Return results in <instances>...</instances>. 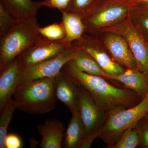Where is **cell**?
Listing matches in <instances>:
<instances>
[{
  "label": "cell",
  "instance_id": "3",
  "mask_svg": "<svg viewBox=\"0 0 148 148\" xmlns=\"http://www.w3.org/2000/svg\"><path fill=\"white\" fill-rule=\"evenodd\" d=\"M36 18L17 21L0 40V72L28 49L45 38L38 32Z\"/></svg>",
  "mask_w": 148,
  "mask_h": 148
},
{
  "label": "cell",
  "instance_id": "19",
  "mask_svg": "<svg viewBox=\"0 0 148 148\" xmlns=\"http://www.w3.org/2000/svg\"><path fill=\"white\" fill-rule=\"evenodd\" d=\"M69 63L80 71L102 77L106 79L108 77L109 75L101 69L95 59L80 47L77 54Z\"/></svg>",
  "mask_w": 148,
  "mask_h": 148
},
{
  "label": "cell",
  "instance_id": "14",
  "mask_svg": "<svg viewBox=\"0 0 148 148\" xmlns=\"http://www.w3.org/2000/svg\"><path fill=\"white\" fill-rule=\"evenodd\" d=\"M38 132L42 136L39 147L42 148H61L65 130L64 123L56 119H47L38 125Z\"/></svg>",
  "mask_w": 148,
  "mask_h": 148
},
{
  "label": "cell",
  "instance_id": "20",
  "mask_svg": "<svg viewBox=\"0 0 148 148\" xmlns=\"http://www.w3.org/2000/svg\"><path fill=\"white\" fill-rule=\"evenodd\" d=\"M130 16L133 24L148 42V6H135Z\"/></svg>",
  "mask_w": 148,
  "mask_h": 148
},
{
  "label": "cell",
  "instance_id": "12",
  "mask_svg": "<svg viewBox=\"0 0 148 148\" xmlns=\"http://www.w3.org/2000/svg\"><path fill=\"white\" fill-rule=\"evenodd\" d=\"M105 33L104 45L112 59L127 69L137 68L135 57L124 38L115 33Z\"/></svg>",
  "mask_w": 148,
  "mask_h": 148
},
{
  "label": "cell",
  "instance_id": "9",
  "mask_svg": "<svg viewBox=\"0 0 148 148\" xmlns=\"http://www.w3.org/2000/svg\"><path fill=\"white\" fill-rule=\"evenodd\" d=\"M72 45L64 40L51 41L44 38L39 43L25 50L18 57L23 69L55 58L68 50Z\"/></svg>",
  "mask_w": 148,
  "mask_h": 148
},
{
  "label": "cell",
  "instance_id": "29",
  "mask_svg": "<svg viewBox=\"0 0 148 148\" xmlns=\"http://www.w3.org/2000/svg\"><path fill=\"white\" fill-rule=\"evenodd\" d=\"M130 2L137 5L148 6V0H128Z\"/></svg>",
  "mask_w": 148,
  "mask_h": 148
},
{
  "label": "cell",
  "instance_id": "21",
  "mask_svg": "<svg viewBox=\"0 0 148 148\" xmlns=\"http://www.w3.org/2000/svg\"><path fill=\"white\" fill-rule=\"evenodd\" d=\"M16 109L13 99L4 109L0 117V148H5V142L7 130L14 112Z\"/></svg>",
  "mask_w": 148,
  "mask_h": 148
},
{
  "label": "cell",
  "instance_id": "1",
  "mask_svg": "<svg viewBox=\"0 0 148 148\" xmlns=\"http://www.w3.org/2000/svg\"><path fill=\"white\" fill-rule=\"evenodd\" d=\"M61 71L85 89L108 116L114 111L136 106L141 97L133 90L112 85L103 77L80 71L67 63Z\"/></svg>",
  "mask_w": 148,
  "mask_h": 148
},
{
  "label": "cell",
  "instance_id": "10",
  "mask_svg": "<svg viewBox=\"0 0 148 148\" xmlns=\"http://www.w3.org/2000/svg\"><path fill=\"white\" fill-rule=\"evenodd\" d=\"M23 70L18 57L12 61L1 72L0 76V111L1 113L12 100L20 84Z\"/></svg>",
  "mask_w": 148,
  "mask_h": 148
},
{
  "label": "cell",
  "instance_id": "16",
  "mask_svg": "<svg viewBox=\"0 0 148 148\" xmlns=\"http://www.w3.org/2000/svg\"><path fill=\"white\" fill-rule=\"evenodd\" d=\"M1 2L17 21L36 18L41 7L40 2L32 0H1Z\"/></svg>",
  "mask_w": 148,
  "mask_h": 148
},
{
  "label": "cell",
  "instance_id": "8",
  "mask_svg": "<svg viewBox=\"0 0 148 148\" xmlns=\"http://www.w3.org/2000/svg\"><path fill=\"white\" fill-rule=\"evenodd\" d=\"M79 49V47L72 43L70 48L57 57L23 69L20 84L40 79L55 77L64 66L76 56Z\"/></svg>",
  "mask_w": 148,
  "mask_h": 148
},
{
  "label": "cell",
  "instance_id": "28",
  "mask_svg": "<svg viewBox=\"0 0 148 148\" xmlns=\"http://www.w3.org/2000/svg\"><path fill=\"white\" fill-rule=\"evenodd\" d=\"M22 143L21 138L16 134H7L5 142V148H21Z\"/></svg>",
  "mask_w": 148,
  "mask_h": 148
},
{
  "label": "cell",
  "instance_id": "32",
  "mask_svg": "<svg viewBox=\"0 0 148 148\" xmlns=\"http://www.w3.org/2000/svg\"></svg>",
  "mask_w": 148,
  "mask_h": 148
},
{
  "label": "cell",
  "instance_id": "2",
  "mask_svg": "<svg viewBox=\"0 0 148 148\" xmlns=\"http://www.w3.org/2000/svg\"><path fill=\"white\" fill-rule=\"evenodd\" d=\"M16 109L29 114L44 115L55 108L54 77L40 79L18 86L14 95Z\"/></svg>",
  "mask_w": 148,
  "mask_h": 148
},
{
  "label": "cell",
  "instance_id": "25",
  "mask_svg": "<svg viewBox=\"0 0 148 148\" xmlns=\"http://www.w3.org/2000/svg\"><path fill=\"white\" fill-rule=\"evenodd\" d=\"M16 21L0 2V38H1Z\"/></svg>",
  "mask_w": 148,
  "mask_h": 148
},
{
  "label": "cell",
  "instance_id": "15",
  "mask_svg": "<svg viewBox=\"0 0 148 148\" xmlns=\"http://www.w3.org/2000/svg\"><path fill=\"white\" fill-rule=\"evenodd\" d=\"M107 79L121 83L125 88L136 92L143 99L148 93V76L137 68L127 69L117 75H109Z\"/></svg>",
  "mask_w": 148,
  "mask_h": 148
},
{
  "label": "cell",
  "instance_id": "5",
  "mask_svg": "<svg viewBox=\"0 0 148 148\" xmlns=\"http://www.w3.org/2000/svg\"><path fill=\"white\" fill-rule=\"evenodd\" d=\"M136 5L128 0H99L82 19L85 32H98L103 28L116 24L127 17Z\"/></svg>",
  "mask_w": 148,
  "mask_h": 148
},
{
  "label": "cell",
  "instance_id": "4",
  "mask_svg": "<svg viewBox=\"0 0 148 148\" xmlns=\"http://www.w3.org/2000/svg\"><path fill=\"white\" fill-rule=\"evenodd\" d=\"M148 111V93L136 106L129 108L120 109L110 114L98 138L112 148L125 130L136 126Z\"/></svg>",
  "mask_w": 148,
  "mask_h": 148
},
{
  "label": "cell",
  "instance_id": "13",
  "mask_svg": "<svg viewBox=\"0 0 148 148\" xmlns=\"http://www.w3.org/2000/svg\"><path fill=\"white\" fill-rule=\"evenodd\" d=\"M54 79L56 100L65 104L72 114L78 113L79 92L76 83L62 71Z\"/></svg>",
  "mask_w": 148,
  "mask_h": 148
},
{
  "label": "cell",
  "instance_id": "27",
  "mask_svg": "<svg viewBox=\"0 0 148 148\" xmlns=\"http://www.w3.org/2000/svg\"><path fill=\"white\" fill-rule=\"evenodd\" d=\"M140 124L138 122L136 125L140 140V144L148 148V122Z\"/></svg>",
  "mask_w": 148,
  "mask_h": 148
},
{
  "label": "cell",
  "instance_id": "22",
  "mask_svg": "<svg viewBox=\"0 0 148 148\" xmlns=\"http://www.w3.org/2000/svg\"><path fill=\"white\" fill-rule=\"evenodd\" d=\"M140 144V140L136 126L125 130L113 148H135Z\"/></svg>",
  "mask_w": 148,
  "mask_h": 148
},
{
  "label": "cell",
  "instance_id": "6",
  "mask_svg": "<svg viewBox=\"0 0 148 148\" xmlns=\"http://www.w3.org/2000/svg\"><path fill=\"white\" fill-rule=\"evenodd\" d=\"M79 112L84 126V138L81 148H90L98 138L108 116L92 96L79 85Z\"/></svg>",
  "mask_w": 148,
  "mask_h": 148
},
{
  "label": "cell",
  "instance_id": "24",
  "mask_svg": "<svg viewBox=\"0 0 148 148\" xmlns=\"http://www.w3.org/2000/svg\"><path fill=\"white\" fill-rule=\"evenodd\" d=\"M99 0H72L67 12L77 14L82 19L87 16Z\"/></svg>",
  "mask_w": 148,
  "mask_h": 148
},
{
  "label": "cell",
  "instance_id": "7",
  "mask_svg": "<svg viewBox=\"0 0 148 148\" xmlns=\"http://www.w3.org/2000/svg\"><path fill=\"white\" fill-rule=\"evenodd\" d=\"M98 32L115 33L123 37L135 57L137 69L148 76V41L132 23L130 14L118 23Z\"/></svg>",
  "mask_w": 148,
  "mask_h": 148
},
{
  "label": "cell",
  "instance_id": "23",
  "mask_svg": "<svg viewBox=\"0 0 148 148\" xmlns=\"http://www.w3.org/2000/svg\"><path fill=\"white\" fill-rule=\"evenodd\" d=\"M38 32L41 36L51 41L63 40L66 37V31L63 23H53L47 27H39Z\"/></svg>",
  "mask_w": 148,
  "mask_h": 148
},
{
  "label": "cell",
  "instance_id": "17",
  "mask_svg": "<svg viewBox=\"0 0 148 148\" xmlns=\"http://www.w3.org/2000/svg\"><path fill=\"white\" fill-rule=\"evenodd\" d=\"M62 13V23L66 33L64 40L67 43L71 45L81 38L85 32V27L82 18L77 14L67 11Z\"/></svg>",
  "mask_w": 148,
  "mask_h": 148
},
{
  "label": "cell",
  "instance_id": "30",
  "mask_svg": "<svg viewBox=\"0 0 148 148\" xmlns=\"http://www.w3.org/2000/svg\"><path fill=\"white\" fill-rule=\"evenodd\" d=\"M38 141L35 138H31V140H30V145H31V148L36 147L38 145Z\"/></svg>",
  "mask_w": 148,
  "mask_h": 148
},
{
  "label": "cell",
  "instance_id": "26",
  "mask_svg": "<svg viewBox=\"0 0 148 148\" xmlns=\"http://www.w3.org/2000/svg\"><path fill=\"white\" fill-rule=\"evenodd\" d=\"M72 0H45L40 2L41 6L57 9L61 12L67 11Z\"/></svg>",
  "mask_w": 148,
  "mask_h": 148
},
{
  "label": "cell",
  "instance_id": "11",
  "mask_svg": "<svg viewBox=\"0 0 148 148\" xmlns=\"http://www.w3.org/2000/svg\"><path fill=\"white\" fill-rule=\"evenodd\" d=\"M73 43L91 56L106 73L111 75H117L125 71L121 66L115 62L102 50L97 44L98 42L91 38L83 35L80 39Z\"/></svg>",
  "mask_w": 148,
  "mask_h": 148
},
{
  "label": "cell",
  "instance_id": "18",
  "mask_svg": "<svg viewBox=\"0 0 148 148\" xmlns=\"http://www.w3.org/2000/svg\"><path fill=\"white\" fill-rule=\"evenodd\" d=\"M84 138V126L79 112L72 114L64 135L63 144L66 148H81Z\"/></svg>",
  "mask_w": 148,
  "mask_h": 148
},
{
  "label": "cell",
  "instance_id": "31",
  "mask_svg": "<svg viewBox=\"0 0 148 148\" xmlns=\"http://www.w3.org/2000/svg\"><path fill=\"white\" fill-rule=\"evenodd\" d=\"M145 116H146L148 119V111L147 112V114H146V115Z\"/></svg>",
  "mask_w": 148,
  "mask_h": 148
}]
</instances>
